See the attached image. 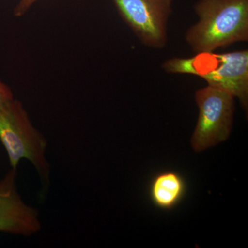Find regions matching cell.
Segmentation results:
<instances>
[{
	"mask_svg": "<svg viewBox=\"0 0 248 248\" xmlns=\"http://www.w3.org/2000/svg\"><path fill=\"white\" fill-rule=\"evenodd\" d=\"M194 9L199 22L187 30L186 40L196 53L248 40V0H200Z\"/></svg>",
	"mask_w": 248,
	"mask_h": 248,
	"instance_id": "cell-1",
	"label": "cell"
},
{
	"mask_svg": "<svg viewBox=\"0 0 248 248\" xmlns=\"http://www.w3.org/2000/svg\"><path fill=\"white\" fill-rule=\"evenodd\" d=\"M0 141L12 169L22 159L30 161L40 177V197H45L50 184V164L46 158L48 141L31 122L20 101L14 98L0 106Z\"/></svg>",
	"mask_w": 248,
	"mask_h": 248,
	"instance_id": "cell-2",
	"label": "cell"
},
{
	"mask_svg": "<svg viewBox=\"0 0 248 248\" xmlns=\"http://www.w3.org/2000/svg\"><path fill=\"white\" fill-rule=\"evenodd\" d=\"M166 73L200 77L208 86L238 98L245 110L248 105V51L197 54L192 58H172L165 62Z\"/></svg>",
	"mask_w": 248,
	"mask_h": 248,
	"instance_id": "cell-3",
	"label": "cell"
},
{
	"mask_svg": "<svg viewBox=\"0 0 248 248\" xmlns=\"http://www.w3.org/2000/svg\"><path fill=\"white\" fill-rule=\"evenodd\" d=\"M195 97L199 117L191 138V146L199 153L229 138L232 128L234 97L210 86L197 90Z\"/></svg>",
	"mask_w": 248,
	"mask_h": 248,
	"instance_id": "cell-4",
	"label": "cell"
},
{
	"mask_svg": "<svg viewBox=\"0 0 248 248\" xmlns=\"http://www.w3.org/2000/svg\"><path fill=\"white\" fill-rule=\"evenodd\" d=\"M119 14L146 46L164 48L173 0H114Z\"/></svg>",
	"mask_w": 248,
	"mask_h": 248,
	"instance_id": "cell-5",
	"label": "cell"
},
{
	"mask_svg": "<svg viewBox=\"0 0 248 248\" xmlns=\"http://www.w3.org/2000/svg\"><path fill=\"white\" fill-rule=\"evenodd\" d=\"M42 229L38 210L28 205L16 187L0 195V232L29 236Z\"/></svg>",
	"mask_w": 248,
	"mask_h": 248,
	"instance_id": "cell-6",
	"label": "cell"
},
{
	"mask_svg": "<svg viewBox=\"0 0 248 248\" xmlns=\"http://www.w3.org/2000/svg\"><path fill=\"white\" fill-rule=\"evenodd\" d=\"M185 187L184 179L177 173H161L152 182L151 200L158 208L169 210L179 203L185 192Z\"/></svg>",
	"mask_w": 248,
	"mask_h": 248,
	"instance_id": "cell-7",
	"label": "cell"
},
{
	"mask_svg": "<svg viewBox=\"0 0 248 248\" xmlns=\"http://www.w3.org/2000/svg\"><path fill=\"white\" fill-rule=\"evenodd\" d=\"M17 169H12L6 173L5 177L0 180V195L16 187V179Z\"/></svg>",
	"mask_w": 248,
	"mask_h": 248,
	"instance_id": "cell-8",
	"label": "cell"
},
{
	"mask_svg": "<svg viewBox=\"0 0 248 248\" xmlns=\"http://www.w3.org/2000/svg\"><path fill=\"white\" fill-rule=\"evenodd\" d=\"M12 91L0 79V106L14 99Z\"/></svg>",
	"mask_w": 248,
	"mask_h": 248,
	"instance_id": "cell-9",
	"label": "cell"
},
{
	"mask_svg": "<svg viewBox=\"0 0 248 248\" xmlns=\"http://www.w3.org/2000/svg\"><path fill=\"white\" fill-rule=\"evenodd\" d=\"M37 1V0H21L14 10L15 15L18 17L23 16Z\"/></svg>",
	"mask_w": 248,
	"mask_h": 248,
	"instance_id": "cell-10",
	"label": "cell"
}]
</instances>
